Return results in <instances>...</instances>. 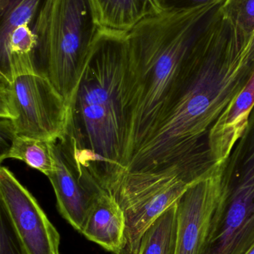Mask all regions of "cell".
I'll use <instances>...</instances> for the list:
<instances>
[{
  "instance_id": "cell-1",
  "label": "cell",
  "mask_w": 254,
  "mask_h": 254,
  "mask_svg": "<svg viewBox=\"0 0 254 254\" xmlns=\"http://www.w3.org/2000/svg\"><path fill=\"white\" fill-rule=\"evenodd\" d=\"M221 7L161 10L128 32L126 170L191 182L219 167L216 128L254 74V37Z\"/></svg>"
},
{
  "instance_id": "cell-2",
  "label": "cell",
  "mask_w": 254,
  "mask_h": 254,
  "mask_svg": "<svg viewBox=\"0 0 254 254\" xmlns=\"http://www.w3.org/2000/svg\"><path fill=\"white\" fill-rule=\"evenodd\" d=\"M127 35L100 28L58 138L84 182L113 195L126 173L131 77Z\"/></svg>"
},
{
  "instance_id": "cell-3",
  "label": "cell",
  "mask_w": 254,
  "mask_h": 254,
  "mask_svg": "<svg viewBox=\"0 0 254 254\" xmlns=\"http://www.w3.org/2000/svg\"><path fill=\"white\" fill-rule=\"evenodd\" d=\"M100 28L89 0H45L34 21L39 72L50 80L67 107Z\"/></svg>"
},
{
  "instance_id": "cell-4",
  "label": "cell",
  "mask_w": 254,
  "mask_h": 254,
  "mask_svg": "<svg viewBox=\"0 0 254 254\" xmlns=\"http://www.w3.org/2000/svg\"><path fill=\"white\" fill-rule=\"evenodd\" d=\"M254 246V146L222 164L220 192L203 254H246Z\"/></svg>"
},
{
  "instance_id": "cell-5",
  "label": "cell",
  "mask_w": 254,
  "mask_h": 254,
  "mask_svg": "<svg viewBox=\"0 0 254 254\" xmlns=\"http://www.w3.org/2000/svg\"><path fill=\"white\" fill-rule=\"evenodd\" d=\"M67 111L64 98L42 73L0 77L1 128L10 138L57 140L64 134Z\"/></svg>"
},
{
  "instance_id": "cell-6",
  "label": "cell",
  "mask_w": 254,
  "mask_h": 254,
  "mask_svg": "<svg viewBox=\"0 0 254 254\" xmlns=\"http://www.w3.org/2000/svg\"><path fill=\"white\" fill-rule=\"evenodd\" d=\"M190 185L175 179L126 174L115 198L125 213L126 230L122 254H136L142 236L167 209L179 201Z\"/></svg>"
},
{
  "instance_id": "cell-7",
  "label": "cell",
  "mask_w": 254,
  "mask_h": 254,
  "mask_svg": "<svg viewBox=\"0 0 254 254\" xmlns=\"http://www.w3.org/2000/svg\"><path fill=\"white\" fill-rule=\"evenodd\" d=\"M0 200L28 254H60L61 237L32 194L7 167L0 168Z\"/></svg>"
},
{
  "instance_id": "cell-8",
  "label": "cell",
  "mask_w": 254,
  "mask_h": 254,
  "mask_svg": "<svg viewBox=\"0 0 254 254\" xmlns=\"http://www.w3.org/2000/svg\"><path fill=\"white\" fill-rule=\"evenodd\" d=\"M220 192V171L189 185L177 202L175 254H203Z\"/></svg>"
},
{
  "instance_id": "cell-9",
  "label": "cell",
  "mask_w": 254,
  "mask_h": 254,
  "mask_svg": "<svg viewBox=\"0 0 254 254\" xmlns=\"http://www.w3.org/2000/svg\"><path fill=\"white\" fill-rule=\"evenodd\" d=\"M53 151L55 168L48 179L56 195L57 207L63 218L81 233L91 207L102 191L84 182L58 139L53 141Z\"/></svg>"
},
{
  "instance_id": "cell-10",
  "label": "cell",
  "mask_w": 254,
  "mask_h": 254,
  "mask_svg": "<svg viewBox=\"0 0 254 254\" xmlns=\"http://www.w3.org/2000/svg\"><path fill=\"white\" fill-rule=\"evenodd\" d=\"M125 213L114 195L102 191L91 207L81 234L113 254H122L125 244Z\"/></svg>"
},
{
  "instance_id": "cell-11",
  "label": "cell",
  "mask_w": 254,
  "mask_h": 254,
  "mask_svg": "<svg viewBox=\"0 0 254 254\" xmlns=\"http://www.w3.org/2000/svg\"><path fill=\"white\" fill-rule=\"evenodd\" d=\"M254 107V74L236 97L216 128L215 146L221 164L228 158L249 124Z\"/></svg>"
},
{
  "instance_id": "cell-12",
  "label": "cell",
  "mask_w": 254,
  "mask_h": 254,
  "mask_svg": "<svg viewBox=\"0 0 254 254\" xmlns=\"http://www.w3.org/2000/svg\"><path fill=\"white\" fill-rule=\"evenodd\" d=\"M101 28L129 32L143 19L161 11L156 0H89Z\"/></svg>"
},
{
  "instance_id": "cell-13",
  "label": "cell",
  "mask_w": 254,
  "mask_h": 254,
  "mask_svg": "<svg viewBox=\"0 0 254 254\" xmlns=\"http://www.w3.org/2000/svg\"><path fill=\"white\" fill-rule=\"evenodd\" d=\"M8 147L1 152L0 161L19 160L46 176H49L55 168L54 140L34 138L23 135L10 137Z\"/></svg>"
},
{
  "instance_id": "cell-14",
  "label": "cell",
  "mask_w": 254,
  "mask_h": 254,
  "mask_svg": "<svg viewBox=\"0 0 254 254\" xmlns=\"http://www.w3.org/2000/svg\"><path fill=\"white\" fill-rule=\"evenodd\" d=\"M177 202L167 209L146 229L136 254H176Z\"/></svg>"
},
{
  "instance_id": "cell-15",
  "label": "cell",
  "mask_w": 254,
  "mask_h": 254,
  "mask_svg": "<svg viewBox=\"0 0 254 254\" xmlns=\"http://www.w3.org/2000/svg\"><path fill=\"white\" fill-rule=\"evenodd\" d=\"M45 0H0V40L17 27L29 25L34 21Z\"/></svg>"
},
{
  "instance_id": "cell-16",
  "label": "cell",
  "mask_w": 254,
  "mask_h": 254,
  "mask_svg": "<svg viewBox=\"0 0 254 254\" xmlns=\"http://www.w3.org/2000/svg\"><path fill=\"white\" fill-rule=\"evenodd\" d=\"M222 11L242 32L254 34V0H225Z\"/></svg>"
},
{
  "instance_id": "cell-17",
  "label": "cell",
  "mask_w": 254,
  "mask_h": 254,
  "mask_svg": "<svg viewBox=\"0 0 254 254\" xmlns=\"http://www.w3.org/2000/svg\"><path fill=\"white\" fill-rule=\"evenodd\" d=\"M0 254H28L7 215L1 208H0Z\"/></svg>"
},
{
  "instance_id": "cell-18",
  "label": "cell",
  "mask_w": 254,
  "mask_h": 254,
  "mask_svg": "<svg viewBox=\"0 0 254 254\" xmlns=\"http://www.w3.org/2000/svg\"><path fill=\"white\" fill-rule=\"evenodd\" d=\"M225 0H156L161 10H187L222 2Z\"/></svg>"
},
{
  "instance_id": "cell-19",
  "label": "cell",
  "mask_w": 254,
  "mask_h": 254,
  "mask_svg": "<svg viewBox=\"0 0 254 254\" xmlns=\"http://www.w3.org/2000/svg\"><path fill=\"white\" fill-rule=\"evenodd\" d=\"M246 254H254V246L253 247H252V249H251V250L249 251V252H248V253Z\"/></svg>"
}]
</instances>
